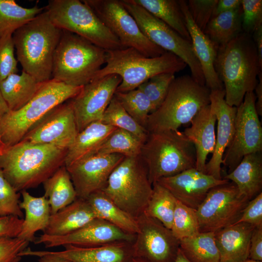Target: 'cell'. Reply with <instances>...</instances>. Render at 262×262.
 Here are the masks:
<instances>
[{
	"label": "cell",
	"mask_w": 262,
	"mask_h": 262,
	"mask_svg": "<svg viewBox=\"0 0 262 262\" xmlns=\"http://www.w3.org/2000/svg\"><path fill=\"white\" fill-rule=\"evenodd\" d=\"M180 248L191 262H220L214 232H200L180 240Z\"/></svg>",
	"instance_id": "cell-35"
},
{
	"label": "cell",
	"mask_w": 262,
	"mask_h": 262,
	"mask_svg": "<svg viewBox=\"0 0 262 262\" xmlns=\"http://www.w3.org/2000/svg\"><path fill=\"white\" fill-rule=\"evenodd\" d=\"M105 64L92 80L111 74L117 75L121 79L116 90L117 92L135 89L156 75L175 74L187 66L181 59L168 51L157 57H148L131 48L107 50Z\"/></svg>",
	"instance_id": "cell-4"
},
{
	"label": "cell",
	"mask_w": 262,
	"mask_h": 262,
	"mask_svg": "<svg viewBox=\"0 0 262 262\" xmlns=\"http://www.w3.org/2000/svg\"><path fill=\"white\" fill-rule=\"evenodd\" d=\"M114 96L126 111L146 129L148 116L154 111L147 97L137 88L126 92H116Z\"/></svg>",
	"instance_id": "cell-40"
},
{
	"label": "cell",
	"mask_w": 262,
	"mask_h": 262,
	"mask_svg": "<svg viewBox=\"0 0 262 262\" xmlns=\"http://www.w3.org/2000/svg\"><path fill=\"white\" fill-rule=\"evenodd\" d=\"M171 230L179 240L200 233L196 210L177 200Z\"/></svg>",
	"instance_id": "cell-41"
},
{
	"label": "cell",
	"mask_w": 262,
	"mask_h": 262,
	"mask_svg": "<svg viewBox=\"0 0 262 262\" xmlns=\"http://www.w3.org/2000/svg\"><path fill=\"white\" fill-rule=\"evenodd\" d=\"M82 87L53 79L40 82L32 99L22 108L9 111L0 122V137L6 147L19 142L28 131L56 106L74 98Z\"/></svg>",
	"instance_id": "cell-8"
},
{
	"label": "cell",
	"mask_w": 262,
	"mask_h": 262,
	"mask_svg": "<svg viewBox=\"0 0 262 262\" xmlns=\"http://www.w3.org/2000/svg\"><path fill=\"white\" fill-rule=\"evenodd\" d=\"M116 128L101 120L94 121L79 132L67 149L65 165L67 167L81 160L95 154Z\"/></svg>",
	"instance_id": "cell-27"
},
{
	"label": "cell",
	"mask_w": 262,
	"mask_h": 262,
	"mask_svg": "<svg viewBox=\"0 0 262 262\" xmlns=\"http://www.w3.org/2000/svg\"><path fill=\"white\" fill-rule=\"evenodd\" d=\"M45 7H23L14 0H0V38L12 34L42 12Z\"/></svg>",
	"instance_id": "cell-36"
},
{
	"label": "cell",
	"mask_w": 262,
	"mask_h": 262,
	"mask_svg": "<svg viewBox=\"0 0 262 262\" xmlns=\"http://www.w3.org/2000/svg\"><path fill=\"white\" fill-rule=\"evenodd\" d=\"M44 196L48 199L51 214L73 202L77 193L65 165L60 167L43 183Z\"/></svg>",
	"instance_id": "cell-32"
},
{
	"label": "cell",
	"mask_w": 262,
	"mask_h": 262,
	"mask_svg": "<svg viewBox=\"0 0 262 262\" xmlns=\"http://www.w3.org/2000/svg\"><path fill=\"white\" fill-rule=\"evenodd\" d=\"M29 242L18 237L0 238V262H19Z\"/></svg>",
	"instance_id": "cell-47"
},
{
	"label": "cell",
	"mask_w": 262,
	"mask_h": 262,
	"mask_svg": "<svg viewBox=\"0 0 262 262\" xmlns=\"http://www.w3.org/2000/svg\"><path fill=\"white\" fill-rule=\"evenodd\" d=\"M45 9L52 23L62 30L79 35L106 50L125 48L82 0H50Z\"/></svg>",
	"instance_id": "cell-9"
},
{
	"label": "cell",
	"mask_w": 262,
	"mask_h": 262,
	"mask_svg": "<svg viewBox=\"0 0 262 262\" xmlns=\"http://www.w3.org/2000/svg\"><path fill=\"white\" fill-rule=\"evenodd\" d=\"M82 1L117 37L124 48H133L148 57H157L166 52L146 37L121 0Z\"/></svg>",
	"instance_id": "cell-12"
},
{
	"label": "cell",
	"mask_w": 262,
	"mask_h": 262,
	"mask_svg": "<svg viewBox=\"0 0 262 262\" xmlns=\"http://www.w3.org/2000/svg\"><path fill=\"white\" fill-rule=\"evenodd\" d=\"M185 24L196 56L203 74L205 85L210 90L224 88L214 68L217 46L195 23L188 10L187 1L179 0Z\"/></svg>",
	"instance_id": "cell-22"
},
{
	"label": "cell",
	"mask_w": 262,
	"mask_h": 262,
	"mask_svg": "<svg viewBox=\"0 0 262 262\" xmlns=\"http://www.w3.org/2000/svg\"><path fill=\"white\" fill-rule=\"evenodd\" d=\"M136 220L139 230L132 244L133 257L147 262H175L180 242L171 230L144 213Z\"/></svg>",
	"instance_id": "cell-15"
},
{
	"label": "cell",
	"mask_w": 262,
	"mask_h": 262,
	"mask_svg": "<svg viewBox=\"0 0 262 262\" xmlns=\"http://www.w3.org/2000/svg\"><path fill=\"white\" fill-rule=\"evenodd\" d=\"M39 83L24 71L0 81V91L9 110L16 111L25 106L35 94Z\"/></svg>",
	"instance_id": "cell-30"
},
{
	"label": "cell",
	"mask_w": 262,
	"mask_h": 262,
	"mask_svg": "<svg viewBox=\"0 0 262 262\" xmlns=\"http://www.w3.org/2000/svg\"><path fill=\"white\" fill-rule=\"evenodd\" d=\"M249 201L232 182L212 188L196 210L199 232H215L235 224Z\"/></svg>",
	"instance_id": "cell-13"
},
{
	"label": "cell",
	"mask_w": 262,
	"mask_h": 262,
	"mask_svg": "<svg viewBox=\"0 0 262 262\" xmlns=\"http://www.w3.org/2000/svg\"><path fill=\"white\" fill-rule=\"evenodd\" d=\"M20 194L4 178L0 168V217L12 215L23 218Z\"/></svg>",
	"instance_id": "cell-43"
},
{
	"label": "cell",
	"mask_w": 262,
	"mask_h": 262,
	"mask_svg": "<svg viewBox=\"0 0 262 262\" xmlns=\"http://www.w3.org/2000/svg\"><path fill=\"white\" fill-rule=\"evenodd\" d=\"M86 199L97 218L105 220L128 233L135 235L138 232L136 219L120 208L101 190L91 194Z\"/></svg>",
	"instance_id": "cell-31"
},
{
	"label": "cell",
	"mask_w": 262,
	"mask_h": 262,
	"mask_svg": "<svg viewBox=\"0 0 262 262\" xmlns=\"http://www.w3.org/2000/svg\"><path fill=\"white\" fill-rule=\"evenodd\" d=\"M12 34L0 38V81L18 71Z\"/></svg>",
	"instance_id": "cell-45"
},
{
	"label": "cell",
	"mask_w": 262,
	"mask_h": 262,
	"mask_svg": "<svg viewBox=\"0 0 262 262\" xmlns=\"http://www.w3.org/2000/svg\"><path fill=\"white\" fill-rule=\"evenodd\" d=\"M252 37L257 49L260 65L262 66V25L254 31Z\"/></svg>",
	"instance_id": "cell-54"
},
{
	"label": "cell",
	"mask_w": 262,
	"mask_h": 262,
	"mask_svg": "<svg viewBox=\"0 0 262 262\" xmlns=\"http://www.w3.org/2000/svg\"><path fill=\"white\" fill-rule=\"evenodd\" d=\"M7 147L0 139V157L2 155Z\"/></svg>",
	"instance_id": "cell-57"
},
{
	"label": "cell",
	"mask_w": 262,
	"mask_h": 262,
	"mask_svg": "<svg viewBox=\"0 0 262 262\" xmlns=\"http://www.w3.org/2000/svg\"><path fill=\"white\" fill-rule=\"evenodd\" d=\"M23 218L9 215L0 217V238L17 237L22 225Z\"/></svg>",
	"instance_id": "cell-49"
},
{
	"label": "cell",
	"mask_w": 262,
	"mask_h": 262,
	"mask_svg": "<svg viewBox=\"0 0 262 262\" xmlns=\"http://www.w3.org/2000/svg\"><path fill=\"white\" fill-rule=\"evenodd\" d=\"M241 2L242 0H218L214 11L213 17L220 13L240 7Z\"/></svg>",
	"instance_id": "cell-52"
},
{
	"label": "cell",
	"mask_w": 262,
	"mask_h": 262,
	"mask_svg": "<svg viewBox=\"0 0 262 262\" xmlns=\"http://www.w3.org/2000/svg\"><path fill=\"white\" fill-rule=\"evenodd\" d=\"M135 235L128 233L105 220L96 218L69 234L59 236L43 234L36 237L33 242L35 244H43L47 247L66 245L93 246L121 241L133 242Z\"/></svg>",
	"instance_id": "cell-19"
},
{
	"label": "cell",
	"mask_w": 262,
	"mask_h": 262,
	"mask_svg": "<svg viewBox=\"0 0 262 262\" xmlns=\"http://www.w3.org/2000/svg\"><path fill=\"white\" fill-rule=\"evenodd\" d=\"M22 201L19 206L25 212L21 231L17 237L29 242L34 241L35 234L38 230L43 231L49 223L50 208L48 199L43 196L35 197L27 190L21 191Z\"/></svg>",
	"instance_id": "cell-29"
},
{
	"label": "cell",
	"mask_w": 262,
	"mask_h": 262,
	"mask_svg": "<svg viewBox=\"0 0 262 262\" xmlns=\"http://www.w3.org/2000/svg\"><path fill=\"white\" fill-rule=\"evenodd\" d=\"M223 179L233 182L241 196L251 200L262 191V151L245 156Z\"/></svg>",
	"instance_id": "cell-28"
},
{
	"label": "cell",
	"mask_w": 262,
	"mask_h": 262,
	"mask_svg": "<svg viewBox=\"0 0 262 262\" xmlns=\"http://www.w3.org/2000/svg\"><path fill=\"white\" fill-rule=\"evenodd\" d=\"M9 108L5 101L0 91V122L4 115L9 111Z\"/></svg>",
	"instance_id": "cell-55"
},
{
	"label": "cell",
	"mask_w": 262,
	"mask_h": 262,
	"mask_svg": "<svg viewBox=\"0 0 262 262\" xmlns=\"http://www.w3.org/2000/svg\"><path fill=\"white\" fill-rule=\"evenodd\" d=\"M96 216L86 199L77 197L73 202L50 215L43 231L50 236H63L82 228Z\"/></svg>",
	"instance_id": "cell-26"
},
{
	"label": "cell",
	"mask_w": 262,
	"mask_h": 262,
	"mask_svg": "<svg viewBox=\"0 0 262 262\" xmlns=\"http://www.w3.org/2000/svg\"><path fill=\"white\" fill-rule=\"evenodd\" d=\"M175 79V74L173 73L159 74L143 82L137 89L147 97L155 111L164 101Z\"/></svg>",
	"instance_id": "cell-42"
},
{
	"label": "cell",
	"mask_w": 262,
	"mask_h": 262,
	"mask_svg": "<svg viewBox=\"0 0 262 262\" xmlns=\"http://www.w3.org/2000/svg\"><path fill=\"white\" fill-rule=\"evenodd\" d=\"M62 33L45 10L12 35L17 62L39 82L52 79L53 56Z\"/></svg>",
	"instance_id": "cell-3"
},
{
	"label": "cell",
	"mask_w": 262,
	"mask_h": 262,
	"mask_svg": "<svg viewBox=\"0 0 262 262\" xmlns=\"http://www.w3.org/2000/svg\"><path fill=\"white\" fill-rule=\"evenodd\" d=\"M20 256H31L39 257V262H72L68 260L57 256L49 251H35L27 248L19 254Z\"/></svg>",
	"instance_id": "cell-51"
},
{
	"label": "cell",
	"mask_w": 262,
	"mask_h": 262,
	"mask_svg": "<svg viewBox=\"0 0 262 262\" xmlns=\"http://www.w3.org/2000/svg\"><path fill=\"white\" fill-rule=\"evenodd\" d=\"M258 82L254 89L256 97L255 107L259 115H262V72L258 76Z\"/></svg>",
	"instance_id": "cell-53"
},
{
	"label": "cell",
	"mask_w": 262,
	"mask_h": 262,
	"mask_svg": "<svg viewBox=\"0 0 262 262\" xmlns=\"http://www.w3.org/2000/svg\"><path fill=\"white\" fill-rule=\"evenodd\" d=\"M216 118L210 104L203 107L194 116L191 126L183 132L194 145L196 154V168L204 173L207 156L213 153L215 145V126Z\"/></svg>",
	"instance_id": "cell-23"
},
{
	"label": "cell",
	"mask_w": 262,
	"mask_h": 262,
	"mask_svg": "<svg viewBox=\"0 0 262 262\" xmlns=\"http://www.w3.org/2000/svg\"><path fill=\"white\" fill-rule=\"evenodd\" d=\"M217 1L218 0H189L187 1L193 20L203 32L213 16Z\"/></svg>",
	"instance_id": "cell-46"
},
{
	"label": "cell",
	"mask_w": 262,
	"mask_h": 262,
	"mask_svg": "<svg viewBox=\"0 0 262 262\" xmlns=\"http://www.w3.org/2000/svg\"><path fill=\"white\" fill-rule=\"evenodd\" d=\"M177 200L165 187L158 182L152 184V192L144 213L171 229Z\"/></svg>",
	"instance_id": "cell-37"
},
{
	"label": "cell",
	"mask_w": 262,
	"mask_h": 262,
	"mask_svg": "<svg viewBox=\"0 0 262 262\" xmlns=\"http://www.w3.org/2000/svg\"><path fill=\"white\" fill-rule=\"evenodd\" d=\"M133 242L121 241L93 246L66 245L65 249L50 251L72 262H130Z\"/></svg>",
	"instance_id": "cell-24"
},
{
	"label": "cell",
	"mask_w": 262,
	"mask_h": 262,
	"mask_svg": "<svg viewBox=\"0 0 262 262\" xmlns=\"http://www.w3.org/2000/svg\"><path fill=\"white\" fill-rule=\"evenodd\" d=\"M139 157L152 184L162 178L196 168L194 145L179 130L148 133Z\"/></svg>",
	"instance_id": "cell-6"
},
{
	"label": "cell",
	"mask_w": 262,
	"mask_h": 262,
	"mask_svg": "<svg viewBox=\"0 0 262 262\" xmlns=\"http://www.w3.org/2000/svg\"><path fill=\"white\" fill-rule=\"evenodd\" d=\"M241 6L213 16L204 33L217 46H223L243 32Z\"/></svg>",
	"instance_id": "cell-34"
},
{
	"label": "cell",
	"mask_w": 262,
	"mask_h": 262,
	"mask_svg": "<svg viewBox=\"0 0 262 262\" xmlns=\"http://www.w3.org/2000/svg\"><path fill=\"white\" fill-rule=\"evenodd\" d=\"M255 227L239 223L214 232L220 256V262H239L248 259L250 242Z\"/></svg>",
	"instance_id": "cell-25"
},
{
	"label": "cell",
	"mask_w": 262,
	"mask_h": 262,
	"mask_svg": "<svg viewBox=\"0 0 262 262\" xmlns=\"http://www.w3.org/2000/svg\"><path fill=\"white\" fill-rule=\"evenodd\" d=\"M130 262H147L141 259L132 257V258L130 260Z\"/></svg>",
	"instance_id": "cell-58"
},
{
	"label": "cell",
	"mask_w": 262,
	"mask_h": 262,
	"mask_svg": "<svg viewBox=\"0 0 262 262\" xmlns=\"http://www.w3.org/2000/svg\"><path fill=\"white\" fill-rule=\"evenodd\" d=\"M143 142L131 133L116 128L109 135L96 154H119L125 157L139 156Z\"/></svg>",
	"instance_id": "cell-38"
},
{
	"label": "cell",
	"mask_w": 262,
	"mask_h": 262,
	"mask_svg": "<svg viewBox=\"0 0 262 262\" xmlns=\"http://www.w3.org/2000/svg\"><path fill=\"white\" fill-rule=\"evenodd\" d=\"M225 96L224 88L211 90L210 106L216 118L217 135L212 156L204 169V173L219 180L223 179L221 175L223 157L234 135L237 112V107L227 104Z\"/></svg>",
	"instance_id": "cell-21"
},
{
	"label": "cell",
	"mask_w": 262,
	"mask_h": 262,
	"mask_svg": "<svg viewBox=\"0 0 262 262\" xmlns=\"http://www.w3.org/2000/svg\"><path fill=\"white\" fill-rule=\"evenodd\" d=\"M125 157L119 154H95L66 167L77 197L86 199L102 190L114 168Z\"/></svg>",
	"instance_id": "cell-18"
},
{
	"label": "cell",
	"mask_w": 262,
	"mask_h": 262,
	"mask_svg": "<svg viewBox=\"0 0 262 262\" xmlns=\"http://www.w3.org/2000/svg\"><path fill=\"white\" fill-rule=\"evenodd\" d=\"M121 1L150 41L181 59L189 66L193 79L198 83L205 85L201 67L191 41L183 38L140 6L130 0H121Z\"/></svg>",
	"instance_id": "cell-11"
},
{
	"label": "cell",
	"mask_w": 262,
	"mask_h": 262,
	"mask_svg": "<svg viewBox=\"0 0 262 262\" xmlns=\"http://www.w3.org/2000/svg\"><path fill=\"white\" fill-rule=\"evenodd\" d=\"M165 23L183 38L191 41L179 0H130Z\"/></svg>",
	"instance_id": "cell-33"
},
{
	"label": "cell",
	"mask_w": 262,
	"mask_h": 262,
	"mask_svg": "<svg viewBox=\"0 0 262 262\" xmlns=\"http://www.w3.org/2000/svg\"><path fill=\"white\" fill-rule=\"evenodd\" d=\"M101 191L136 219L145 211L152 194V184L140 157H125L112 172Z\"/></svg>",
	"instance_id": "cell-10"
},
{
	"label": "cell",
	"mask_w": 262,
	"mask_h": 262,
	"mask_svg": "<svg viewBox=\"0 0 262 262\" xmlns=\"http://www.w3.org/2000/svg\"><path fill=\"white\" fill-rule=\"evenodd\" d=\"M241 8L243 32L252 35L262 25V0H242Z\"/></svg>",
	"instance_id": "cell-44"
},
{
	"label": "cell",
	"mask_w": 262,
	"mask_h": 262,
	"mask_svg": "<svg viewBox=\"0 0 262 262\" xmlns=\"http://www.w3.org/2000/svg\"><path fill=\"white\" fill-rule=\"evenodd\" d=\"M211 90L189 75L175 78L160 106L149 114L148 133L177 131L210 104Z\"/></svg>",
	"instance_id": "cell-5"
},
{
	"label": "cell",
	"mask_w": 262,
	"mask_h": 262,
	"mask_svg": "<svg viewBox=\"0 0 262 262\" xmlns=\"http://www.w3.org/2000/svg\"><path fill=\"white\" fill-rule=\"evenodd\" d=\"M101 121L131 133L143 143L147 138V130L126 111L115 96L104 111Z\"/></svg>",
	"instance_id": "cell-39"
},
{
	"label": "cell",
	"mask_w": 262,
	"mask_h": 262,
	"mask_svg": "<svg viewBox=\"0 0 262 262\" xmlns=\"http://www.w3.org/2000/svg\"><path fill=\"white\" fill-rule=\"evenodd\" d=\"M107 50L74 33L62 30L54 52L52 79L82 87L105 64Z\"/></svg>",
	"instance_id": "cell-7"
},
{
	"label": "cell",
	"mask_w": 262,
	"mask_h": 262,
	"mask_svg": "<svg viewBox=\"0 0 262 262\" xmlns=\"http://www.w3.org/2000/svg\"><path fill=\"white\" fill-rule=\"evenodd\" d=\"M175 262H191L184 255L180 248Z\"/></svg>",
	"instance_id": "cell-56"
},
{
	"label": "cell",
	"mask_w": 262,
	"mask_h": 262,
	"mask_svg": "<svg viewBox=\"0 0 262 262\" xmlns=\"http://www.w3.org/2000/svg\"><path fill=\"white\" fill-rule=\"evenodd\" d=\"M67 149L21 141L0 157L4 178L17 192L43 183L65 165Z\"/></svg>",
	"instance_id": "cell-1"
},
{
	"label": "cell",
	"mask_w": 262,
	"mask_h": 262,
	"mask_svg": "<svg viewBox=\"0 0 262 262\" xmlns=\"http://www.w3.org/2000/svg\"><path fill=\"white\" fill-rule=\"evenodd\" d=\"M78 133L74 113L69 101L50 110L21 141L32 144L53 145L68 149Z\"/></svg>",
	"instance_id": "cell-17"
},
{
	"label": "cell",
	"mask_w": 262,
	"mask_h": 262,
	"mask_svg": "<svg viewBox=\"0 0 262 262\" xmlns=\"http://www.w3.org/2000/svg\"><path fill=\"white\" fill-rule=\"evenodd\" d=\"M214 68L224 86L226 102L237 107L247 93L254 91L262 72L252 35L243 32L227 44L218 47Z\"/></svg>",
	"instance_id": "cell-2"
},
{
	"label": "cell",
	"mask_w": 262,
	"mask_h": 262,
	"mask_svg": "<svg viewBox=\"0 0 262 262\" xmlns=\"http://www.w3.org/2000/svg\"><path fill=\"white\" fill-rule=\"evenodd\" d=\"M121 82V78L116 74L93 79L71 99L78 133L92 122L101 121Z\"/></svg>",
	"instance_id": "cell-16"
},
{
	"label": "cell",
	"mask_w": 262,
	"mask_h": 262,
	"mask_svg": "<svg viewBox=\"0 0 262 262\" xmlns=\"http://www.w3.org/2000/svg\"><path fill=\"white\" fill-rule=\"evenodd\" d=\"M246 223L255 228L262 227V192L250 200L235 223Z\"/></svg>",
	"instance_id": "cell-48"
},
{
	"label": "cell",
	"mask_w": 262,
	"mask_h": 262,
	"mask_svg": "<svg viewBox=\"0 0 262 262\" xmlns=\"http://www.w3.org/2000/svg\"><path fill=\"white\" fill-rule=\"evenodd\" d=\"M254 91L247 93L237 107L234 135L223 157L222 164L231 172L248 154L262 151V127Z\"/></svg>",
	"instance_id": "cell-14"
},
{
	"label": "cell",
	"mask_w": 262,
	"mask_h": 262,
	"mask_svg": "<svg viewBox=\"0 0 262 262\" xmlns=\"http://www.w3.org/2000/svg\"><path fill=\"white\" fill-rule=\"evenodd\" d=\"M192 168L175 175L160 179L158 182L183 205L196 210L212 188L228 182Z\"/></svg>",
	"instance_id": "cell-20"
},
{
	"label": "cell",
	"mask_w": 262,
	"mask_h": 262,
	"mask_svg": "<svg viewBox=\"0 0 262 262\" xmlns=\"http://www.w3.org/2000/svg\"><path fill=\"white\" fill-rule=\"evenodd\" d=\"M248 259L262 262V227L255 228L252 232Z\"/></svg>",
	"instance_id": "cell-50"
},
{
	"label": "cell",
	"mask_w": 262,
	"mask_h": 262,
	"mask_svg": "<svg viewBox=\"0 0 262 262\" xmlns=\"http://www.w3.org/2000/svg\"><path fill=\"white\" fill-rule=\"evenodd\" d=\"M239 262H262L257 261H254V260H252L247 259H246V260L242 261Z\"/></svg>",
	"instance_id": "cell-59"
}]
</instances>
